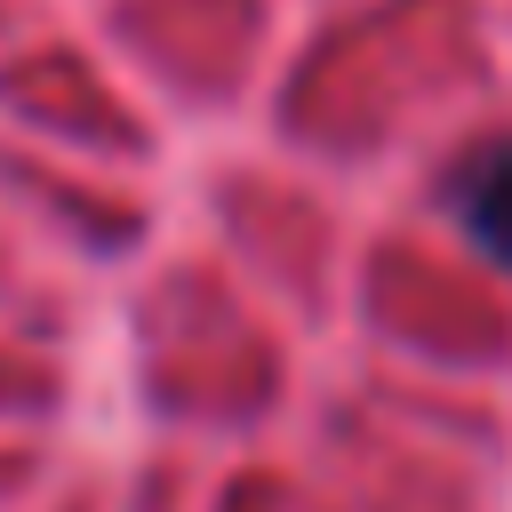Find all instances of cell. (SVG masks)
Instances as JSON below:
<instances>
[{"label": "cell", "instance_id": "6da1fadb", "mask_svg": "<svg viewBox=\"0 0 512 512\" xmlns=\"http://www.w3.org/2000/svg\"><path fill=\"white\" fill-rule=\"evenodd\" d=\"M448 200H456V224L472 232V248L512 272V136L504 144H480L456 168V192Z\"/></svg>", "mask_w": 512, "mask_h": 512}]
</instances>
